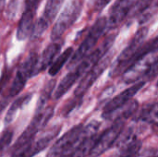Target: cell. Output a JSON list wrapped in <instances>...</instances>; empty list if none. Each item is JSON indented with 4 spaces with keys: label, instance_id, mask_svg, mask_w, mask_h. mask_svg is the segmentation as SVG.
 <instances>
[{
    "label": "cell",
    "instance_id": "obj_9",
    "mask_svg": "<svg viewBox=\"0 0 158 157\" xmlns=\"http://www.w3.org/2000/svg\"><path fill=\"white\" fill-rule=\"evenodd\" d=\"M100 127L98 121H92L87 126L83 127L82 134L80 143L75 147L69 157H87L89 156L98 136L97 132Z\"/></svg>",
    "mask_w": 158,
    "mask_h": 157
},
{
    "label": "cell",
    "instance_id": "obj_7",
    "mask_svg": "<svg viewBox=\"0 0 158 157\" xmlns=\"http://www.w3.org/2000/svg\"><path fill=\"white\" fill-rule=\"evenodd\" d=\"M158 58V47L150 51L145 56L138 59L122 74V80L125 83L137 82L142 77H144L152 65Z\"/></svg>",
    "mask_w": 158,
    "mask_h": 157
},
{
    "label": "cell",
    "instance_id": "obj_4",
    "mask_svg": "<svg viewBox=\"0 0 158 157\" xmlns=\"http://www.w3.org/2000/svg\"><path fill=\"white\" fill-rule=\"evenodd\" d=\"M82 130V124L71 128L52 145L46 157H69L81 141Z\"/></svg>",
    "mask_w": 158,
    "mask_h": 157
},
{
    "label": "cell",
    "instance_id": "obj_25",
    "mask_svg": "<svg viewBox=\"0 0 158 157\" xmlns=\"http://www.w3.org/2000/svg\"><path fill=\"white\" fill-rule=\"evenodd\" d=\"M40 2H41V0H26L25 1V8L36 11Z\"/></svg>",
    "mask_w": 158,
    "mask_h": 157
},
{
    "label": "cell",
    "instance_id": "obj_28",
    "mask_svg": "<svg viewBox=\"0 0 158 157\" xmlns=\"http://www.w3.org/2000/svg\"><path fill=\"white\" fill-rule=\"evenodd\" d=\"M156 85H157V87H158V81H157V84H156Z\"/></svg>",
    "mask_w": 158,
    "mask_h": 157
},
{
    "label": "cell",
    "instance_id": "obj_8",
    "mask_svg": "<svg viewBox=\"0 0 158 157\" xmlns=\"http://www.w3.org/2000/svg\"><path fill=\"white\" fill-rule=\"evenodd\" d=\"M38 60V55L36 53H31L28 57L24 60V62L19 68L15 79L9 88V92L7 94L8 99L17 96L24 88L28 79L32 76L34 68L36 66Z\"/></svg>",
    "mask_w": 158,
    "mask_h": 157
},
{
    "label": "cell",
    "instance_id": "obj_19",
    "mask_svg": "<svg viewBox=\"0 0 158 157\" xmlns=\"http://www.w3.org/2000/svg\"><path fill=\"white\" fill-rule=\"evenodd\" d=\"M55 87H56V81L55 80L49 81L45 84V86L42 90L39 100L37 102V108H36L37 112H40L41 110H43L44 108V105H46V103L49 101L50 97L52 96V93H53V91L55 90Z\"/></svg>",
    "mask_w": 158,
    "mask_h": 157
},
{
    "label": "cell",
    "instance_id": "obj_22",
    "mask_svg": "<svg viewBox=\"0 0 158 157\" xmlns=\"http://www.w3.org/2000/svg\"><path fill=\"white\" fill-rule=\"evenodd\" d=\"M12 138H13V131L9 130H6L1 135V137H0V157L3 155V154L5 153L6 148L11 143Z\"/></svg>",
    "mask_w": 158,
    "mask_h": 157
},
{
    "label": "cell",
    "instance_id": "obj_6",
    "mask_svg": "<svg viewBox=\"0 0 158 157\" xmlns=\"http://www.w3.org/2000/svg\"><path fill=\"white\" fill-rule=\"evenodd\" d=\"M125 122L126 120L124 119L114 120L113 125L106 129L97 138L88 157H99L109 150L119 138L120 133L125 126Z\"/></svg>",
    "mask_w": 158,
    "mask_h": 157
},
{
    "label": "cell",
    "instance_id": "obj_18",
    "mask_svg": "<svg viewBox=\"0 0 158 157\" xmlns=\"http://www.w3.org/2000/svg\"><path fill=\"white\" fill-rule=\"evenodd\" d=\"M64 1L65 0H47L42 18L50 24L57 15Z\"/></svg>",
    "mask_w": 158,
    "mask_h": 157
},
{
    "label": "cell",
    "instance_id": "obj_24",
    "mask_svg": "<svg viewBox=\"0 0 158 157\" xmlns=\"http://www.w3.org/2000/svg\"><path fill=\"white\" fill-rule=\"evenodd\" d=\"M158 75V58L156 60V62L152 65V67L149 68L147 73L144 76V81H150L154 78H156Z\"/></svg>",
    "mask_w": 158,
    "mask_h": 157
},
{
    "label": "cell",
    "instance_id": "obj_3",
    "mask_svg": "<svg viewBox=\"0 0 158 157\" xmlns=\"http://www.w3.org/2000/svg\"><path fill=\"white\" fill-rule=\"evenodd\" d=\"M54 115V107L53 106H47L41 110L40 112H37L35 117L32 118L29 126L26 128V130L22 132V134L19 137V139L16 141L15 144L12 146V154L19 151L22 147L28 145L29 143L33 142V139L37 132L41 130L43 128H44L51 118Z\"/></svg>",
    "mask_w": 158,
    "mask_h": 157
},
{
    "label": "cell",
    "instance_id": "obj_5",
    "mask_svg": "<svg viewBox=\"0 0 158 157\" xmlns=\"http://www.w3.org/2000/svg\"><path fill=\"white\" fill-rule=\"evenodd\" d=\"M82 8L81 2L80 0L71 1L63 10V12L59 15L57 21L55 23L52 31H51V39L56 42L59 40L63 34L69 30L79 18L81 11Z\"/></svg>",
    "mask_w": 158,
    "mask_h": 157
},
{
    "label": "cell",
    "instance_id": "obj_12",
    "mask_svg": "<svg viewBox=\"0 0 158 157\" xmlns=\"http://www.w3.org/2000/svg\"><path fill=\"white\" fill-rule=\"evenodd\" d=\"M135 0H116L109 11L107 27L109 30L117 28L129 15Z\"/></svg>",
    "mask_w": 158,
    "mask_h": 157
},
{
    "label": "cell",
    "instance_id": "obj_27",
    "mask_svg": "<svg viewBox=\"0 0 158 157\" xmlns=\"http://www.w3.org/2000/svg\"><path fill=\"white\" fill-rule=\"evenodd\" d=\"M5 2H6V0H0V12L3 10V8L5 6Z\"/></svg>",
    "mask_w": 158,
    "mask_h": 157
},
{
    "label": "cell",
    "instance_id": "obj_13",
    "mask_svg": "<svg viewBox=\"0 0 158 157\" xmlns=\"http://www.w3.org/2000/svg\"><path fill=\"white\" fill-rule=\"evenodd\" d=\"M60 49H61V44L56 42H54L49 45H47V47L44 50L42 56L40 57L38 56V60L34 68L32 76L41 73L42 71L49 68L52 65L55 56L59 53Z\"/></svg>",
    "mask_w": 158,
    "mask_h": 157
},
{
    "label": "cell",
    "instance_id": "obj_23",
    "mask_svg": "<svg viewBox=\"0 0 158 157\" xmlns=\"http://www.w3.org/2000/svg\"><path fill=\"white\" fill-rule=\"evenodd\" d=\"M10 77H11V71L8 68H5L2 71V75L0 78V93H2L5 90V88L6 87V85L10 80Z\"/></svg>",
    "mask_w": 158,
    "mask_h": 157
},
{
    "label": "cell",
    "instance_id": "obj_2",
    "mask_svg": "<svg viewBox=\"0 0 158 157\" xmlns=\"http://www.w3.org/2000/svg\"><path fill=\"white\" fill-rule=\"evenodd\" d=\"M149 29L148 27H141L135 35L132 37L131 42L129 43L128 46L120 53V55L118 56L116 62L114 63L110 72V77H117L120 74H123L124 71L128 68V65L130 60L132 58L134 54L137 52V50L143 44V42L148 34Z\"/></svg>",
    "mask_w": 158,
    "mask_h": 157
},
{
    "label": "cell",
    "instance_id": "obj_16",
    "mask_svg": "<svg viewBox=\"0 0 158 157\" xmlns=\"http://www.w3.org/2000/svg\"><path fill=\"white\" fill-rule=\"evenodd\" d=\"M31 93H27V94H24V95L15 99V101L10 105V107L7 110V113L5 117V124L6 125H8L11 123V121L13 120L17 111L19 109L22 108L31 100Z\"/></svg>",
    "mask_w": 158,
    "mask_h": 157
},
{
    "label": "cell",
    "instance_id": "obj_1",
    "mask_svg": "<svg viewBox=\"0 0 158 157\" xmlns=\"http://www.w3.org/2000/svg\"><path fill=\"white\" fill-rule=\"evenodd\" d=\"M107 28V19L106 17H101L96 19L92 28L90 29L87 36L81 43L77 51L72 55L69 60V67H72L79 62H81L84 57H86L96 45L101 36L104 34L106 29Z\"/></svg>",
    "mask_w": 158,
    "mask_h": 157
},
{
    "label": "cell",
    "instance_id": "obj_20",
    "mask_svg": "<svg viewBox=\"0 0 158 157\" xmlns=\"http://www.w3.org/2000/svg\"><path fill=\"white\" fill-rule=\"evenodd\" d=\"M154 1L155 0H137V1H135V3L133 4L128 16H130V18L139 17L143 11H145L154 3Z\"/></svg>",
    "mask_w": 158,
    "mask_h": 157
},
{
    "label": "cell",
    "instance_id": "obj_15",
    "mask_svg": "<svg viewBox=\"0 0 158 157\" xmlns=\"http://www.w3.org/2000/svg\"><path fill=\"white\" fill-rule=\"evenodd\" d=\"M138 106H139L138 101L132 99L128 104H126L124 106L120 107L119 109L116 110L111 115H109L107 118H106V119L115 118L114 120H117V119H124V120H126L127 118L131 117L133 114H135V112L138 109Z\"/></svg>",
    "mask_w": 158,
    "mask_h": 157
},
{
    "label": "cell",
    "instance_id": "obj_17",
    "mask_svg": "<svg viewBox=\"0 0 158 157\" xmlns=\"http://www.w3.org/2000/svg\"><path fill=\"white\" fill-rule=\"evenodd\" d=\"M72 55H73V48L72 47L67 48L49 67V70H48L49 75L52 77L56 76L61 70L64 65L69 61V59L72 56Z\"/></svg>",
    "mask_w": 158,
    "mask_h": 157
},
{
    "label": "cell",
    "instance_id": "obj_21",
    "mask_svg": "<svg viewBox=\"0 0 158 157\" xmlns=\"http://www.w3.org/2000/svg\"><path fill=\"white\" fill-rule=\"evenodd\" d=\"M49 25L50 24L44 19H43L41 17L35 23H33V27H32V30H31V35H30L31 38V39L39 38L47 30Z\"/></svg>",
    "mask_w": 158,
    "mask_h": 157
},
{
    "label": "cell",
    "instance_id": "obj_14",
    "mask_svg": "<svg viewBox=\"0 0 158 157\" xmlns=\"http://www.w3.org/2000/svg\"><path fill=\"white\" fill-rule=\"evenodd\" d=\"M35 11L31 9L25 8L17 29V39L19 41H23L27 39L31 32L33 27V18Z\"/></svg>",
    "mask_w": 158,
    "mask_h": 157
},
{
    "label": "cell",
    "instance_id": "obj_10",
    "mask_svg": "<svg viewBox=\"0 0 158 157\" xmlns=\"http://www.w3.org/2000/svg\"><path fill=\"white\" fill-rule=\"evenodd\" d=\"M111 57L106 56L103 57L95 66H94L81 79L79 85L76 87L74 91V97L77 99L82 100L83 95L88 92V90L93 86V84L97 81V79L103 74V72L106 69Z\"/></svg>",
    "mask_w": 158,
    "mask_h": 157
},
{
    "label": "cell",
    "instance_id": "obj_29",
    "mask_svg": "<svg viewBox=\"0 0 158 157\" xmlns=\"http://www.w3.org/2000/svg\"><path fill=\"white\" fill-rule=\"evenodd\" d=\"M153 157H158V156H153Z\"/></svg>",
    "mask_w": 158,
    "mask_h": 157
},
{
    "label": "cell",
    "instance_id": "obj_11",
    "mask_svg": "<svg viewBox=\"0 0 158 157\" xmlns=\"http://www.w3.org/2000/svg\"><path fill=\"white\" fill-rule=\"evenodd\" d=\"M145 83H146V81H137L134 84H132L131 87L127 88L122 93H120L119 94H118L114 98H112L104 106L102 117L104 118H106V117L111 115L113 112H115L116 110L119 109L120 107H122L126 104H128L131 100H132L133 96L145 85Z\"/></svg>",
    "mask_w": 158,
    "mask_h": 157
},
{
    "label": "cell",
    "instance_id": "obj_26",
    "mask_svg": "<svg viewBox=\"0 0 158 157\" xmlns=\"http://www.w3.org/2000/svg\"><path fill=\"white\" fill-rule=\"evenodd\" d=\"M110 1L111 0H97L95 3V6H94V11L99 12V11L103 10L106 6V5L109 4Z\"/></svg>",
    "mask_w": 158,
    "mask_h": 157
}]
</instances>
